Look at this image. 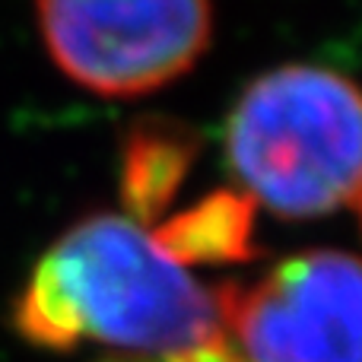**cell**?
<instances>
[{"mask_svg": "<svg viewBox=\"0 0 362 362\" xmlns=\"http://www.w3.org/2000/svg\"><path fill=\"white\" fill-rule=\"evenodd\" d=\"M45 51L67 80L134 99L181 80L213 42V0H35Z\"/></svg>", "mask_w": 362, "mask_h": 362, "instance_id": "3957f363", "label": "cell"}, {"mask_svg": "<svg viewBox=\"0 0 362 362\" xmlns=\"http://www.w3.org/2000/svg\"><path fill=\"white\" fill-rule=\"evenodd\" d=\"M232 175L261 206L315 219L362 194V86L315 64H283L245 86L226 121Z\"/></svg>", "mask_w": 362, "mask_h": 362, "instance_id": "7a4b0ae2", "label": "cell"}, {"mask_svg": "<svg viewBox=\"0 0 362 362\" xmlns=\"http://www.w3.org/2000/svg\"><path fill=\"white\" fill-rule=\"evenodd\" d=\"M359 206H362V194H359Z\"/></svg>", "mask_w": 362, "mask_h": 362, "instance_id": "8992f818", "label": "cell"}, {"mask_svg": "<svg viewBox=\"0 0 362 362\" xmlns=\"http://www.w3.org/2000/svg\"><path fill=\"white\" fill-rule=\"evenodd\" d=\"M226 346L245 362H362V261L302 251L216 289Z\"/></svg>", "mask_w": 362, "mask_h": 362, "instance_id": "277c9868", "label": "cell"}, {"mask_svg": "<svg viewBox=\"0 0 362 362\" xmlns=\"http://www.w3.org/2000/svg\"><path fill=\"white\" fill-rule=\"evenodd\" d=\"M19 337L45 350L105 344L121 356L226 346L216 289L124 213H93L38 257L13 305Z\"/></svg>", "mask_w": 362, "mask_h": 362, "instance_id": "6da1fadb", "label": "cell"}, {"mask_svg": "<svg viewBox=\"0 0 362 362\" xmlns=\"http://www.w3.org/2000/svg\"><path fill=\"white\" fill-rule=\"evenodd\" d=\"M105 362H245L229 346H210V350H194L181 356H112Z\"/></svg>", "mask_w": 362, "mask_h": 362, "instance_id": "5b68a950", "label": "cell"}]
</instances>
